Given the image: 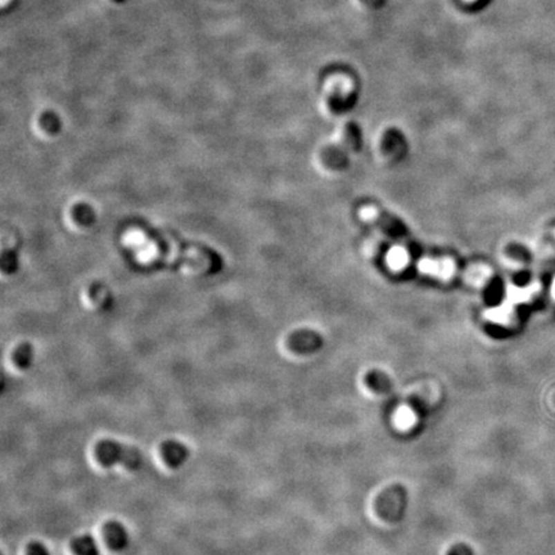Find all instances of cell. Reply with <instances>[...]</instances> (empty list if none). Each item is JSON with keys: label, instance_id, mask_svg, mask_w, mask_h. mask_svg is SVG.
Masks as SVG:
<instances>
[{"label": "cell", "instance_id": "1", "mask_svg": "<svg viewBox=\"0 0 555 555\" xmlns=\"http://www.w3.org/2000/svg\"><path fill=\"white\" fill-rule=\"evenodd\" d=\"M94 454L98 463L104 468L124 465L130 471H138L143 465V455L139 449L111 438L100 441L95 445Z\"/></svg>", "mask_w": 555, "mask_h": 555}, {"label": "cell", "instance_id": "2", "mask_svg": "<svg viewBox=\"0 0 555 555\" xmlns=\"http://www.w3.org/2000/svg\"><path fill=\"white\" fill-rule=\"evenodd\" d=\"M406 507L408 492L400 485H393L384 489L375 500L378 516L388 523H397L401 520Z\"/></svg>", "mask_w": 555, "mask_h": 555}, {"label": "cell", "instance_id": "3", "mask_svg": "<svg viewBox=\"0 0 555 555\" xmlns=\"http://www.w3.org/2000/svg\"><path fill=\"white\" fill-rule=\"evenodd\" d=\"M164 463L173 469L182 468L191 456V450L182 441L166 440L160 449Z\"/></svg>", "mask_w": 555, "mask_h": 555}, {"label": "cell", "instance_id": "4", "mask_svg": "<svg viewBox=\"0 0 555 555\" xmlns=\"http://www.w3.org/2000/svg\"><path fill=\"white\" fill-rule=\"evenodd\" d=\"M106 545L113 552H124L130 544L128 528L119 520H109L103 527Z\"/></svg>", "mask_w": 555, "mask_h": 555}, {"label": "cell", "instance_id": "5", "mask_svg": "<svg viewBox=\"0 0 555 555\" xmlns=\"http://www.w3.org/2000/svg\"><path fill=\"white\" fill-rule=\"evenodd\" d=\"M288 344L294 352L309 354V352L317 351L321 342H320V337H318L315 333L297 332L291 336Z\"/></svg>", "mask_w": 555, "mask_h": 555}, {"label": "cell", "instance_id": "6", "mask_svg": "<svg viewBox=\"0 0 555 555\" xmlns=\"http://www.w3.org/2000/svg\"><path fill=\"white\" fill-rule=\"evenodd\" d=\"M71 549L75 555H100V545L91 535L75 537L71 541Z\"/></svg>", "mask_w": 555, "mask_h": 555}, {"label": "cell", "instance_id": "7", "mask_svg": "<svg viewBox=\"0 0 555 555\" xmlns=\"http://www.w3.org/2000/svg\"><path fill=\"white\" fill-rule=\"evenodd\" d=\"M13 361L17 365V368L26 370L32 363H34V347L28 342L19 345L15 354H13Z\"/></svg>", "mask_w": 555, "mask_h": 555}, {"label": "cell", "instance_id": "8", "mask_svg": "<svg viewBox=\"0 0 555 555\" xmlns=\"http://www.w3.org/2000/svg\"><path fill=\"white\" fill-rule=\"evenodd\" d=\"M366 383L374 392H378V393L390 392L392 388L391 381L388 379V377L386 374L381 373V372H372V373L368 374Z\"/></svg>", "mask_w": 555, "mask_h": 555}, {"label": "cell", "instance_id": "9", "mask_svg": "<svg viewBox=\"0 0 555 555\" xmlns=\"http://www.w3.org/2000/svg\"><path fill=\"white\" fill-rule=\"evenodd\" d=\"M28 555H50L48 547L40 541H32L28 546Z\"/></svg>", "mask_w": 555, "mask_h": 555}, {"label": "cell", "instance_id": "10", "mask_svg": "<svg viewBox=\"0 0 555 555\" xmlns=\"http://www.w3.org/2000/svg\"><path fill=\"white\" fill-rule=\"evenodd\" d=\"M447 555H474V552L465 544H456L449 550Z\"/></svg>", "mask_w": 555, "mask_h": 555}, {"label": "cell", "instance_id": "11", "mask_svg": "<svg viewBox=\"0 0 555 555\" xmlns=\"http://www.w3.org/2000/svg\"><path fill=\"white\" fill-rule=\"evenodd\" d=\"M552 296H553V299L555 300V279L554 282H553V285H552Z\"/></svg>", "mask_w": 555, "mask_h": 555}]
</instances>
